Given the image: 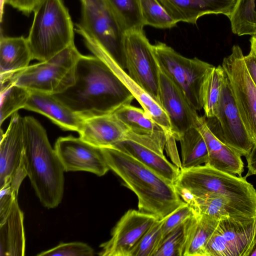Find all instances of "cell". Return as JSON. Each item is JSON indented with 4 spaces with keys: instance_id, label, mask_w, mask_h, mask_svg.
Instances as JSON below:
<instances>
[{
    "instance_id": "6da1fadb",
    "label": "cell",
    "mask_w": 256,
    "mask_h": 256,
    "mask_svg": "<svg viewBox=\"0 0 256 256\" xmlns=\"http://www.w3.org/2000/svg\"><path fill=\"white\" fill-rule=\"evenodd\" d=\"M52 94L83 118L112 114L135 98L104 61L82 54L76 64L74 83Z\"/></svg>"
},
{
    "instance_id": "7a4b0ae2",
    "label": "cell",
    "mask_w": 256,
    "mask_h": 256,
    "mask_svg": "<svg viewBox=\"0 0 256 256\" xmlns=\"http://www.w3.org/2000/svg\"><path fill=\"white\" fill-rule=\"evenodd\" d=\"M110 169L138 199V210L162 220L186 202L174 184L127 153L114 148H101Z\"/></svg>"
},
{
    "instance_id": "3957f363",
    "label": "cell",
    "mask_w": 256,
    "mask_h": 256,
    "mask_svg": "<svg viewBox=\"0 0 256 256\" xmlns=\"http://www.w3.org/2000/svg\"><path fill=\"white\" fill-rule=\"evenodd\" d=\"M24 156L31 184L41 204L57 207L64 192V168L46 130L33 116L24 117Z\"/></svg>"
},
{
    "instance_id": "277c9868",
    "label": "cell",
    "mask_w": 256,
    "mask_h": 256,
    "mask_svg": "<svg viewBox=\"0 0 256 256\" xmlns=\"http://www.w3.org/2000/svg\"><path fill=\"white\" fill-rule=\"evenodd\" d=\"M246 177L236 176L208 165L180 168L174 184L182 198L214 193L222 196L252 216H256V190Z\"/></svg>"
},
{
    "instance_id": "5b68a950",
    "label": "cell",
    "mask_w": 256,
    "mask_h": 256,
    "mask_svg": "<svg viewBox=\"0 0 256 256\" xmlns=\"http://www.w3.org/2000/svg\"><path fill=\"white\" fill-rule=\"evenodd\" d=\"M82 19L75 30L87 48L102 60L111 58L124 69L125 31L104 0H80Z\"/></svg>"
},
{
    "instance_id": "8992f818",
    "label": "cell",
    "mask_w": 256,
    "mask_h": 256,
    "mask_svg": "<svg viewBox=\"0 0 256 256\" xmlns=\"http://www.w3.org/2000/svg\"><path fill=\"white\" fill-rule=\"evenodd\" d=\"M27 40L33 59L44 62L74 43V25L62 0H40Z\"/></svg>"
},
{
    "instance_id": "52a82bcc",
    "label": "cell",
    "mask_w": 256,
    "mask_h": 256,
    "mask_svg": "<svg viewBox=\"0 0 256 256\" xmlns=\"http://www.w3.org/2000/svg\"><path fill=\"white\" fill-rule=\"evenodd\" d=\"M81 56L74 43L48 60L15 74L11 82L31 92H61L74 83L76 64Z\"/></svg>"
},
{
    "instance_id": "ba28073f",
    "label": "cell",
    "mask_w": 256,
    "mask_h": 256,
    "mask_svg": "<svg viewBox=\"0 0 256 256\" xmlns=\"http://www.w3.org/2000/svg\"><path fill=\"white\" fill-rule=\"evenodd\" d=\"M160 70L180 90L197 111L203 108L202 88L214 66L196 58H186L165 43L152 45Z\"/></svg>"
},
{
    "instance_id": "9c48e42d",
    "label": "cell",
    "mask_w": 256,
    "mask_h": 256,
    "mask_svg": "<svg viewBox=\"0 0 256 256\" xmlns=\"http://www.w3.org/2000/svg\"><path fill=\"white\" fill-rule=\"evenodd\" d=\"M124 68L142 88L159 102L160 68L144 30L126 32L124 39Z\"/></svg>"
},
{
    "instance_id": "30bf717a",
    "label": "cell",
    "mask_w": 256,
    "mask_h": 256,
    "mask_svg": "<svg viewBox=\"0 0 256 256\" xmlns=\"http://www.w3.org/2000/svg\"><path fill=\"white\" fill-rule=\"evenodd\" d=\"M256 245V216L220 219L204 256H250Z\"/></svg>"
},
{
    "instance_id": "8fae6325",
    "label": "cell",
    "mask_w": 256,
    "mask_h": 256,
    "mask_svg": "<svg viewBox=\"0 0 256 256\" xmlns=\"http://www.w3.org/2000/svg\"><path fill=\"white\" fill-rule=\"evenodd\" d=\"M244 55L238 45L224 58L222 67L228 78L236 104L244 124L256 144V86L248 72Z\"/></svg>"
},
{
    "instance_id": "7c38bea8",
    "label": "cell",
    "mask_w": 256,
    "mask_h": 256,
    "mask_svg": "<svg viewBox=\"0 0 256 256\" xmlns=\"http://www.w3.org/2000/svg\"><path fill=\"white\" fill-rule=\"evenodd\" d=\"M215 118L220 129L218 136L241 156L246 157L255 144L241 118L226 74Z\"/></svg>"
},
{
    "instance_id": "4fadbf2b",
    "label": "cell",
    "mask_w": 256,
    "mask_h": 256,
    "mask_svg": "<svg viewBox=\"0 0 256 256\" xmlns=\"http://www.w3.org/2000/svg\"><path fill=\"white\" fill-rule=\"evenodd\" d=\"M158 218L154 216L130 209L120 218L111 238L100 245V256H132L143 236Z\"/></svg>"
},
{
    "instance_id": "5bb4252c",
    "label": "cell",
    "mask_w": 256,
    "mask_h": 256,
    "mask_svg": "<svg viewBox=\"0 0 256 256\" xmlns=\"http://www.w3.org/2000/svg\"><path fill=\"white\" fill-rule=\"evenodd\" d=\"M54 150L65 172L85 171L102 176L110 170L102 148L80 138L60 137Z\"/></svg>"
},
{
    "instance_id": "9a60e30c",
    "label": "cell",
    "mask_w": 256,
    "mask_h": 256,
    "mask_svg": "<svg viewBox=\"0 0 256 256\" xmlns=\"http://www.w3.org/2000/svg\"><path fill=\"white\" fill-rule=\"evenodd\" d=\"M159 102L170 122L172 136L176 140L186 132L196 126L200 116L186 96L160 70Z\"/></svg>"
},
{
    "instance_id": "2e32d148",
    "label": "cell",
    "mask_w": 256,
    "mask_h": 256,
    "mask_svg": "<svg viewBox=\"0 0 256 256\" xmlns=\"http://www.w3.org/2000/svg\"><path fill=\"white\" fill-rule=\"evenodd\" d=\"M24 118L12 116L5 133L0 130V188L8 185L24 157Z\"/></svg>"
},
{
    "instance_id": "e0dca14e",
    "label": "cell",
    "mask_w": 256,
    "mask_h": 256,
    "mask_svg": "<svg viewBox=\"0 0 256 256\" xmlns=\"http://www.w3.org/2000/svg\"><path fill=\"white\" fill-rule=\"evenodd\" d=\"M129 129L114 113L84 118L80 138L99 148H114L126 138Z\"/></svg>"
},
{
    "instance_id": "ac0fdd59",
    "label": "cell",
    "mask_w": 256,
    "mask_h": 256,
    "mask_svg": "<svg viewBox=\"0 0 256 256\" xmlns=\"http://www.w3.org/2000/svg\"><path fill=\"white\" fill-rule=\"evenodd\" d=\"M178 22L196 24L204 15L222 14L230 18L236 0H158Z\"/></svg>"
},
{
    "instance_id": "d6986e66",
    "label": "cell",
    "mask_w": 256,
    "mask_h": 256,
    "mask_svg": "<svg viewBox=\"0 0 256 256\" xmlns=\"http://www.w3.org/2000/svg\"><path fill=\"white\" fill-rule=\"evenodd\" d=\"M196 127L202 136L208 151V160L205 164L218 170L241 176L244 172L241 156L221 140L210 128L205 116H200Z\"/></svg>"
},
{
    "instance_id": "ffe728a7",
    "label": "cell",
    "mask_w": 256,
    "mask_h": 256,
    "mask_svg": "<svg viewBox=\"0 0 256 256\" xmlns=\"http://www.w3.org/2000/svg\"><path fill=\"white\" fill-rule=\"evenodd\" d=\"M24 109L45 116L62 128L78 132L84 119L52 94L31 92Z\"/></svg>"
},
{
    "instance_id": "44dd1931",
    "label": "cell",
    "mask_w": 256,
    "mask_h": 256,
    "mask_svg": "<svg viewBox=\"0 0 256 256\" xmlns=\"http://www.w3.org/2000/svg\"><path fill=\"white\" fill-rule=\"evenodd\" d=\"M24 214L17 198L8 210L0 216V256H23L25 254L26 238Z\"/></svg>"
},
{
    "instance_id": "7402d4cb",
    "label": "cell",
    "mask_w": 256,
    "mask_h": 256,
    "mask_svg": "<svg viewBox=\"0 0 256 256\" xmlns=\"http://www.w3.org/2000/svg\"><path fill=\"white\" fill-rule=\"evenodd\" d=\"M114 148L134 157L170 182H176L180 168L166 159L163 150L130 139H125Z\"/></svg>"
},
{
    "instance_id": "603a6c76",
    "label": "cell",
    "mask_w": 256,
    "mask_h": 256,
    "mask_svg": "<svg viewBox=\"0 0 256 256\" xmlns=\"http://www.w3.org/2000/svg\"><path fill=\"white\" fill-rule=\"evenodd\" d=\"M33 59L26 38L0 36V78L6 79L28 66Z\"/></svg>"
},
{
    "instance_id": "cb8c5ba5",
    "label": "cell",
    "mask_w": 256,
    "mask_h": 256,
    "mask_svg": "<svg viewBox=\"0 0 256 256\" xmlns=\"http://www.w3.org/2000/svg\"><path fill=\"white\" fill-rule=\"evenodd\" d=\"M196 214H206L218 220L227 217L252 216L226 198L211 193L192 197L186 202Z\"/></svg>"
},
{
    "instance_id": "d4e9b609",
    "label": "cell",
    "mask_w": 256,
    "mask_h": 256,
    "mask_svg": "<svg viewBox=\"0 0 256 256\" xmlns=\"http://www.w3.org/2000/svg\"><path fill=\"white\" fill-rule=\"evenodd\" d=\"M181 148V169L207 162L209 154L206 142L196 126L184 132L178 138Z\"/></svg>"
},
{
    "instance_id": "484cf974",
    "label": "cell",
    "mask_w": 256,
    "mask_h": 256,
    "mask_svg": "<svg viewBox=\"0 0 256 256\" xmlns=\"http://www.w3.org/2000/svg\"><path fill=\"white\" fill-rule=\"evenodd\" d=\"M218 221L212 216L196 214L184 256H204V248Z\"/></svg>"
},
{
    "instance_id": "4316f807",
    "label": "cell",
    "mask_w": 256,
    "mask_h": 256,
    "mask_svg": "<svg viewBox=\"0 0 256 256\" xmlns=\"http://www.w3.org/2000/svg\"><path fill=\"white\" fill-rule=\"evenodd\" d=\"M113 113L130 131L135 134H152L164 132L142 108L126 104Z\"/></svg>"
},
{
    "instance_id": "83f0119b",
    "label": "cell",
    "mask_w": 256,
    "mask_h": 256,
    "mask_svg": "<svg viewBox=\"0 0 256 256\" xmlns=\"http://www.w3.org/2000/svg\"><path fill=\"white\" fill-rule=\"evenodd\" d=\"M233 34L238 36L256 34V0H236L229 18Z\"/></svg>"
},
{
    "instance_id": "f1b7e54d",
    "label": "cell",
    "mask_w": 256,
    "mask_h": 256,
    "mask_svg": "<svg viewBox=\"0 0 256 256\" xmlns=\"http://www.w3.org/2000/svg\"><path fill=\"white\" fill-rule=\"evenodd\" d=\"M225 72L222 66H214L207 75L202 88V108L206 118H214Z\"/></svg>"
},
{
    "instance_id": "f546056e",
    "label": "cell",
    "mask_w": 256,
    "mask_h": 256,
    "mask_svg": "<svg viewBox=\"0 0 256 256\" xmlns=\"http://www.w3.org/2000/svg\"><path fill=\"white\" fill-rule=\"evenodd\" d=\"M114 13L125 32L142 30L140 0H104Z\"/></svg>"
},
{
    "instance_id": "4dcf8cb0",
    "label": "cell",
    "mask_w": 256,
    "mask_h": 256,
    "mask_svg": "<svg viewBox=\"0 0 256 256\" xmlns=\"http://www.w3.org/2000/svg\"><path fill=\"white\" fill-rule=\"evenodd\" d=\"M30 91L12 82L0 84V125L9 116L24 108Z\"/></svg>"
},
{
    "instance_id": "1f68e13d",
    "label": "cell",
    "mask_w": 256,
    "mask_h": 256,
    "mask_svg": "<svg viewBox=\"0 0 256 256\" xmlns=\"http://www.w3.org/2000/svg\"><path fill=\"white\" fill-rule=\"evenodd\" d=\"M195 216L196 214L166 235L154 256H184Z\"/></svg>"
},
{
    "instance_id": "d6a6232c",
    "label": "cell",
    "mask_w": 256,
    "mask_h": 256,
    "mask_svg": "<svg viewBox=\"0 0 256 256\" xmlns=\"http://www.w3.org/2000/svg\"><path fill=\"white\" fill-rule=\"evenodd\" d=\"M140 6L144 26L168 29L176 26L178 23L158 0H140Z\"/></svg>"
},
{
    "instance_id": "836d02e7",
    "label": "cell",
    "mask_w": 256,
    "mask_h": 256,
    "mask_svg": "<svg viewBox=\"0 0 256 256\" xmlns=\"http://www.w3.org/2000/svg\"><path fill=\"white\" fill-rule=\"evenodd\" d=\"M162 219L156 220L133 250L132 256H154L162 240Z\"/></svg>"
},
{
    "instance_id": "e575fe53",
    "label": "cell",
    "mask_w": 256,
    "mask_h": 256,
    "mask_svg": "<svg viewBox=\"0 0 256 256\" xmlns=\"http://www.w3.org/2000/svg\"><path fill=\"white\" fill-rule=\"evenodd\" d=\"M93 248L82 242L60 243L56 246L42 252L38 256H92Z\"/></svg>"
},
{
    "instance_id": "d590c367",
    "label": "cell",
    "mask_w": 256,
    "mask_h": 256,
    "mask_svg": "<svg viewBox=\"0 0 256 256\" xmlns=\"http://www.w3.org/2000/svg\"><path fill=\"white\" fill-rule=\"evenodd\" d=\"M196 214L192 207L186 202L162 219V239L172 231Z\"/></svg>"
},
{
    "instance_id": "8d00e7d4",
    "label": "cell",
    "mask_w": 256,
    "mask_h": 256,
    "mask_svg": "<svg viewBox=\"0 0 256 256\" xmlns=\"http://www.w3.org/2000/svg\"><path fill=\"white\" fill-rule=\"evenodd\" d=\"M40 0H7L6 4L26 14L34 12Z\"/></svg>"
},
{
    "instance_id": "74e56055",
    "label": "cell",
    "mask_w": 256,
    "mask_h": 256,
    "mask_svg": "<svg viewBox=\"0 0 256 256\" xmlns=\"http://www.w3.org/2000/svg\"><path fill=\"white\" fill-rule=\"evenodd\" d=\"M244 58L249 75L256 86V56L250 51Z\"/></svg>"
},
{
    "instance_id": "f35d334b",
    "label": "cell",
    "mask_w": 256,
    "mask_h": 256,
    "mask_svg": "<svg viewBox=\"0 0 256 256\" xmlns=\"http://www.w3.org/2000/svg\"><path fill=\"white\" fill-rule=\"evenodd\" d=\"M247 161L248 172L246 178L256 174V144L249 154L246 157Z\"/></svg>"
},
{
    "instance_id": "ab89813d",
    "label": "cell",
    "mask_w": 256,
    "mask_h": 256,
    "mask_svg": "<svg viewBox=\"0 0 256 256\" xmlns=\"http://www.w3.org/2000/svg\"><path fill=\"white\" fill-rule=\"evenodd\" d=\"M250 51L256 56V34L251 36L250 39Z\"/></svg>"
},
{
    "instance_id": "60d3db41",
    "label": "cell",
    "mask_w": 256,
    "mask_h": 256,
    "mask_svg": "<svg viewBox=\"0 0 256 256\" xmlns=\"http://www.w3.org/2000/svg\"><path fill=\"white\" fill-rule=\"evenodd\" d=\"M256 256V245L255 246L254 248L252 250V252H251L250 256Z\"/></svg>"
}]
</instances>
